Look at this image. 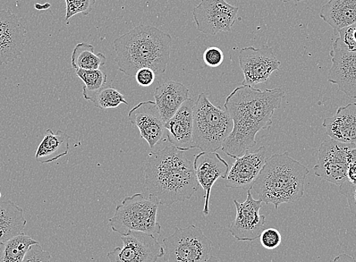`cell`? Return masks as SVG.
Here are the masks:
<instances>
[{
    "mask_svg": "<svg viewBox=\"0 0 356 262\" xmlns=\"http://www.w3.org/2000/svg\"><path fill=\"white\" fill-rule=\"evenodd\" d=\"M130 122L138 126L140 137L154 149L161 140H165V123L159 112L155 101H144L129 113Z\"/></svg>",
    "mask_w": 356,
    "mask_h": 262,
    "instance_id": "obj_17",
    "label": "cell"
},
{
    "mask_svg": "<svg viewBox=\"0 0 356 262\" xmlns=\"http://www.w3.org/2000/svg\"><path fill=\"white\" fill-rule=\"evenodd\" d=\"M235 162L226 177L225 187L232 189L251 190L267 160V149L261 146L253 153L250 150L235 157Z\"/></svg>",
    "mask_w": 356,
    "mask_h": 262,
    "instance_id": "obj_14",
    "label": "cell"
},
{
    "mask_svg": "<svg viewBox=\"0 0 356 262\" xmlns=\"http://www.w3.org/2000/svg\"><path fill=\"white\" fill-rule=\"evenodd\" d=\"M92 103L100 109L115 108L121 104L129 105L128 101L120 91L113 87L111 83H108L103 89L99 90L93 97Z\"/></svg>",
    "mask_w": 356,
    "mask_h": 262,
    "instance_id": "obj_27",
    "label": "cell"
},
{
    "mask_svg": "<svg viewBox=\"0 0 356 262\" xmlns=\"http://www.w3.org/2000/svg\"><path fill=\"white\" fill-rule=\"evenodd\" d=\"M239 8L225 0H201L193 8V15L199 31L207 35L231 32Z\"/></svg>",
    "mask_w": 356,
    "mask_h": 262,
    "instance_id": "obj_9",
    "label": "cell"
},
{
    "mask_svg": "<svg viewBox=\"0 0 356 262\" xmlns=\"http://www.w3.org/2000/svg\"><path fill=\"white\" fill-rule=\"evenodd\" d=\"M123 247H116L107 254L110 262H156L164 257L165 249L154 235L130 231L122 236Z\"/></svg>",
    "mask_w": 356,
    "mask_h": 262,
    "instance_id": "obj_10",
    "label": "cell"
},
{
    "mask_svg": "<svg viewBox=\"0 0 356 262\" xmlns=\"http://www.w3.org/2000/svg\"><path fill=\"white\" fill-rule=\"evenodd\" d=\"M339 191L348 202L350 213L355 217L356 221V183L347 180L340 186Z\"/></svg>",
    "mask_w": 356,
    "mask_h": 262,
    "instance_id": "obj_30",
    "label": "cell"
},
{
    "mask_svg": "<svg viewBox=\"0 0 356 262\" xmlns=\"http://www.w3.org/2000/svg\"><path fill=\"white\" fill-rule=\"evenodd\" d=\"M322 125L330 138L356 147V103L339 108Z\"/></svg>",
    "mask_w": 356,
    "mask_h": 262,
    "instance_id": "obj_19",
    "label": "cell"
},
{
    "mask_svg": "<svg viewBox=\"0 0 356 262\" xmlns=\"http://www.w3.org/2000/svg\"><path fill=\"white\" fill-rule=\"evenodd\" d=\"M354 147L330 138L325 140L318 148L315 174L321 180L341 186L347 181L350 151Z\"/></svg>",
    "mask_w": 356,
    "mask_h": 262,
    "instance_id": "obj_8",
    "label": "cell"
},
{
    "mask_svg": "<svg viewBox=\"0 0 356 262\" xmlns=\"http://www.w3.org/2000/svg\"><path fill=\"white\" fill-rule=\"evenodd\" d=\"M285 92L281 88L261 90L242 85L225 100V109L233 122V130L222 150L233 158L256 147L257 135L273 124L275 110L281 107Z\"/></svg>",
    "mask_w": 356,
    "mask_h": 262,
    "instance_id": "obj_1",
    "label": "cell"
},
{
    "mask_svg": "<svg viewBox=\"0 0 356 262\" xmlns=\"http://www.w3.org/2000/svg\"><path fill=\"white\" fill-rule=\"evenodd\" d=\"M163 244L168 262H202L210 257L213 249V242L194 224L176 227L173 234L163 239Z\"/></svg>",
    "mask_w": 356,
    "mask_h": 262,
    "instance_id": "obj_7",
    "label": "cell"
},
{
    "mask_svg": "<svg viewBox=\"0 0 356 262\" xmlns=\"http://www.w3.org/2000/svg\"><path fill=\"white\" fill-rule=\"evenodd\" d=\"M190 91L181 82L169 81L159 85L154 92L155 103L165 123L171 120L185 101Z\"/></svg>",
    "mask_w": 356,
    "mask_h": 262,
    "instance_id": "obj_20",
    "label": "cell"
},
{
    "mask_svg": "<svg viewBox=\"0 0 356 262\" xmlns=\"http://www.w3.org/2000/svg\"><path fill=\"white\" fill-rule=\"evenodd\" d=\"M329 262H356V259L353 257L346 254V253H341L333 260H330Z\"/></svg>",
    "mask_w": 356,
    "mask_h": 262,
    "instance_id": "obj_36",
    "label": "cell"
},
{
    "mask_svg": "<svg viewBox=\"0 0 356 262\" xmlns=\"http://www.w3.org/2000/svg\"><path fill=\"white\" fill-rule=\"evenodd\" d=\"M26 224L23 208L10 199L0 201V243L23 234Z\"/></svg>",
    "mask_w": 356,
    "mask_h": 262,
    "instance_id": "obj_23",
    "label": "cell"
},
{
    "mask_svg": "<svg viewBox=\"0 0 356 262\" xmlns=\"http://www.w3.org/2000/svg\"><path fill=\"white\" fill-rule=\"evenodd\" d=\"M0 197H1V193H0Z\"/></svg>",
    "mask_w": 356,
    "mask_h": 262,
    "instance_id": "obj_39",
    "label": "cell"
},
{
    "mask_svg": "<svg viewBox=\"0 0 356 262\" xmlns=\"http://www.w3.org/2000/svg\"><path fill=\"white\" fill-rule=\"evenodd\" d=\"M76 74L84 83L83 97L88 101L92 100L97 92L108 84L107 75L101 70H75Z\"/></svg>",
    "mask_w": 356,
    "mask_h": 262,
    "instance_id": "obj_26",
    "label": "cell"
},
{
    "mask_svg": "<svg viewBox=\"0 0 356 262\" xmlns=\"http://www.w3.org/2000/svg\"><path fill=\"white\" fill-rule=\"evenodd\" d=\"M347 180L356 183V147L352 148L350 156V163L347 169Z\"/></svg>",
    "mask_w": 356,
    "mask_h": 262,
    "instance_id": "obj_35",
    "label": "cell"
},
{
    "mask_svg": "<svg viewBox=\"0 0 356 262\" xmlns=\"http://www.w3.org/2000/svg\"><path fill=\"white\" fill-rule=\"evenodd\" d=\"M332 65L327 74L330 83L350 98L356 99V54L350 51L337 38L330 49Z\"/></svg>",
    "mask_w": 356,
    "mask_h": 262,
    "instance_id": "obj_13",
    "label": "cell"
},
{
    "mask_svg": "<svg viewBox=\"0 0 356 262\" xmlns=\"http://www.w3.org/2000/svg\"><path fill=\"white\" fill-rule=\"evenodd\" d=\"M27 31L10 10H0V65L13 63L24 49Z\"/></svg>",
    "mask_w": 356,
    "mask_h": 262,
    "instance_id": "obj_15",
    "label": "cell"
},
{
    "mask_svg": "<svg viewBox=\"0 0 356 262\" xmlns=\"http://www.w3.org/2000/svg\"><path fill=\"white\" fill-rule=\"evenodd\" d=\"M193 120V149L202 152L222 149L234 126L225 110L214 106L205 94H201L195 101Z\"/></svg>",
    "mask_w": 356,
    "mask_h": 262,
    "instance_id": "obj_5",
    "label": "cell"
},
{
    "mask_svg": "<svg viewBox=\"0 0 356 262\" xmlns=\"http://www.w3.org/2000/svg\"><path fill=\"white\" fill-rule=\"evenodd\" d=\"M309 168L292 158L288 152L274 154L266 162L252 185L259 199L276 210L284 204H293L304 195Z\"/></svg>",
    "mask_w": 356,
    "mask_h": 262,
    "instance_id": "obj_4",
    "label": "cell"
},
{
    "mask_svg": "<svg viewBox=\"0 0 356 262\" xmlns=\"http://www.w3.org/2000/svg\"><path fill=\"white\" fill-rule=\"evenodd\" d=\"M234 204L236 210V218L228 231L239 241H253L259 238L266 224V216L260 215L262 201L253 198L251 190L243 202L236 199Z\"/></svg>",
    "mask_w": 356,
    "mask_h": 262,
    "instance_id": "obj_12",
    "label": "cell"
},
{
    "mask_svg": "<svg viewBox=\"0 0 356 262\" xmlns=\"http://www.w3.org/2000/svg\"><path fill=\"white\" fill-rule=\"evenodd\" d=\"M202 58L207 66L216 67L223 63L225 56L221 49L216 47H210L203 54Z\"/></svg>",
    "mask_w": 356,
    "mask_h": 262,
    "instance_id": "obj_32",
    "label": "cell"
},
{
    "mask_svg": "<svg viewBox=\"0 0 356 262\" xmlns=\"http://www.w3.org/2000/svg\"><path fill=\"white\" fill-rule=\"evenodd\" d=\"M172 38L157 28L139 25L114 41L118 69L129 77L149 67L163 74L170 60Z\"/></svg>",
    "mask_w": 356,
    "mask_h": 262,
    "instance_id": "obj_3",
    "label": "cell"
},
{
    "mask_svg": "<svg viewBox=\"0 0 356 262\" xmlns=\"http://www.w3.org/2000/svg\"><path fill=\"white\" fill-rule=\"evenodd\" d=\"M239 65L243 73L242 85L255 87L266 83L271 74L280 70V63L273 49L264 45L257 49L253 47H243L239 54Z\"/></svg>",
    "mask_w": 356,
    "mask_h": 262,
    "instance_id": "obj_11",
    "label": "cell"
},
{
    "mask_svg": "<svg viewBox=\"0 0 356 262\" xmlns=\"http://www.w3.org/2000/svg\"><path fill=\"white\" fill-rule=\"evenodd\" d=\"M343 44L350 51L356 54V23L338 32Z\"/></svg>",
    "mask_w": 356,
    "mask_h": 262,
    "instance_id": "obj_33",
    "label": "cell"
},
{
    "mask_svg": "<svg viewBox=\"0 0 356 262\" xmlns=\"http://www.w3.org/2000/svg\"><path fill=\"white\" fill-rule=\"evenodd\" d=\"M136 80L142 88H148L154 83L156 74L149 67H143L135 75Z\"/></svg>",
    "mask_w": 356,
    "mask_h": 262,
    "instance_id": "obj_34",
    "label": "cell"
},
{
    "mask_svg": "<svg viewBox=\"0 0 356 262\" xmlns=\"http://www.w3.org/2000/svg\"><path fill=\"white\" fill-rule=\"evenodd\" d=\"M51 255L38 243L33 244L25 255L23 262H50Z\"/></svg>",
    "mask_w": 356,
    "mask_h": 262,
    "instance_id": "obj_31",
    "label": "cell"
},
{
    "mask_svg": "<svg viewBox=\"0 0 356 262\" xmlns=\"http://www.w3.org/2000/svg\"><path fill=\"white\" fill-rule=\"evenodd\" d=\"M66 14L65 21L70 24V20L77 14L88 15L96 4V0H65Z\"/></svg>",
    "mask_w": 356,
    "mask_h": 262,
    "instance_id": "obj_28",
    "label": "cell"
},
{
    "mask_svg": "<svg viewBox=\"0 0 356 262\" xmlns=\"http://www.w3.org/2000/svg\"><path fill=\"white\" fill-rule=\"evenodd\" d=\"M37 243L38 242L24 234L0 243V262H23L30 247Z\"/></svg>",
    "mask_w": 356,
    "mask_h": 262,
    "instance_id": "obj_25",
    "label": "cell"
},
{
    "mask_svg": "<svg viewBox=\"0 0 356 262\" xmlns=\"http://www.w3.org/2000/svg\"><path fill=\"white\" fill-rule=\"evenodd\" d=\"M193 167L197 180L205 192V204L202 213L209 214V200L211 189L219 179H225L230 167L226 161L216 152H202L194 158Z\"/></svg>",
    "mask_w": 356,
    "mask_h": 262,
    "instance_id": "obj_16",
    "label": "cell"
},
{
    "mask_svg": "<svg viewBox=\"0 0 356 262\" xmlns=\"http://www.w3.org/2000/svg\"><path fill=\"white\" fill-rule=\"evenodd\" d=\"M106 57L101 53H95V47L86 43L79 44L73 50L72 66L75 70H99L104 66Z\"/></svg>",
    "mask_w": 356,
    "mask_h": 262,
    "instance_id": "obj_24",
    "label": "cell"
},
{
    "mask_svg": "<svg viewBox=\"0 0 356 262\" xmlns=\"http://www.w3.org/2000/svg\"><path fill=\"white\" fill-rule=\"evenodd\" d=\"M261 246L268 250L277 249L282 242V236L275 228L271 227L264 230L260 236Z\"/></svg>",
    "mask_w": 356,
    "mask_h": 262,
    "instance_id": "obj_29",
    "label": "cell"
},
{
    "mask_svg": "<svg viewBox=\"0 0 356 262\" xmlns=\"http://www.w3.org/2000/svg\"><path fill=\"white\" fill-rule=\"evenodd\" d=\"M70 136L62 131L54 133L51 129L46 131L44 138L38 147L35 158L41 164L56 162L69 154Z\"/></svg>",
    "mask_w": 356,
    "mask_h": 262,
    "instance_id": "obj_22",
    "label": "cell"
},
{
    "mask_svg": "<svg viewBox=\"0 0 356 262\" xmlns=\"http://www.w3.org/2000/svg\"><path fill=\"white\" fill-rule=\"evenodd\" d=\"M145 167L144 187L160 205L170 206L191 199L199 190L193 163L172 146L152 152Z\"/></svg>",
    "mask_w": 356,
    "mask_h": 262,
    "instance_id": "obj_2",
    "label": "cell"
},
{
    "mask_svg": "<svg viewBox=\"0 0 356 262\" xmlns=\"http://www.w3.org/2000/svg\"><path fill=\"white\" fill-rule=\"evenodd\" d=\"M158 199L143 193L127 197L117 206L114 215L108 223L113 232L124 236L130 231L159 235L162 227L157 222L159 206Z\"/></svg>",
    "mask_w": 356,
    "mask_h": 262,
    "instance_id": "obj_6",
    "label": "cell"
},
{
    "mask_svg": "<svg viewBox=\"0 0 356 262\" xmlns=\"http://www.w3.org/2000/svg\"><path fill=\"white\" fill-rule=\"evenodd\" d=\"M195 101H185L178 111L165 124V140L172 146L183 152L192 149L193 112Z\"/></svg>",
    "mask_w": 356,
    "mask_h": 262,
    "instance_id": "obj_18",
    "label": "cell"
},
{
    "mask_svg": "<svg viewBox=\"0 0 356 262\" xmlns=\"http://www.w3.org/2000/svg\"><path fill=\"white\" fill-rule=\"evenodd\" d=\"M202 262H221V261H220L216 257H215L213 256H210V257L208 259L203 261Z\"/></svg>",
    "mask_w": 356,
    "mask_h": 262,
    "instance_id": "obj_37",
    "label": "cell"
},
{
    "mask_svg": "<svg viewBox=\"0 0 356 262\" xmlns=\"http://www.w3.org/2000/svg\"><path fill=\"white\" fill-rule=\"evenodd\" d=\"M281 1L284 3H291V2L299 3V2L302 1V0H281Z\"/></svg>",
    "mask_w": 356,
    "mask_h": 262,
    "instance_id": "obj_38",
    "label": "cell"
},
{
    "mask_svg": "<svg viewBox=\"0 0 356 262\" xmlns=\"http://www.w3.org/2000/svg\"><path fill=\"white\" fill-rule=\"evenodd\" d=\"M319 16L337 35L341 30L356 23V0H329L322 6Z\"/></svg>",
    "mask_w": 356,
    "mask_h": 262,
    "instance_id": "obj_21",
    "label": "cell"
}]
</instances>
